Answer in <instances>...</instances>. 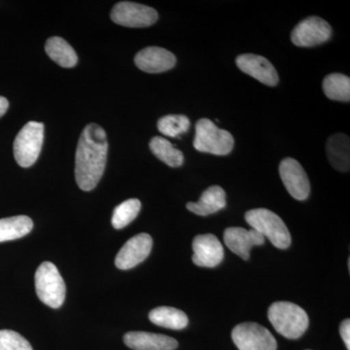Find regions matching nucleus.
Here are the masks:
<instances>
[{
	"label": "nucleus",
	"instance_id": "obj_8",
	"mask_svg": "<svg viewBox=\"0 0 350 350\" xmlns=\"http://www.w3.org/2000/svg\"><path fill=\"white\" fill-rule=\"evenodd\" d=\"M110 17L115 24L126 27H147L155 24L158 13L152 7L122 1L113 7Z\"/></svg>",
	"mask_w": 350,
	"mask_h": 350
},
{
	"label": "nucleus",
	"instance_id": "obj_9",
	"mask_svg": "<svg viewBox=\"0 0 350 350\" xmlns=\"http://www.w3.org/2000/svg\"><path fill=\"white\" fill-rule=\"evenodd\" d=\"M332 27L319 17H308L297 25L292 31L291 40L298 47H313L331 38Z\"/></svg>",
	"mask_w": 350,
	"mask_h": 350
},
{
	"label": "nucleus",
	"instance_id": "obj_20",
	"mask_svg": "<svg viewBox=\"0 0 350 350\" xmlns=\"http://www.w3.org/2000/svg\"><path fill=\"white\" fill-rule=\"evenodd\" d=\"M45 51L50 59L62 68H75L77 64L78 57L75 49L64 38L54 36L48 39Z\"/></svg>",
	"mask_w": 350,
	"mask_h": 350
},
{
	"label": "nucleus",
	"instance_id": "obj_10",
	"mask_svg": "<svg viewBox=\"0 0 350 350\" xmlns=\"http://www.w3.org/2000/svg\"><path fill=\"white\" fill-rule=\"evenodd\" d=\"M280 174L283 184L295 200H305L310 193V184L305 170L293 158H286L280 163Z\"/></svg>",
	"mask_w": 350,
	"mask_h": 350
},
{
	"label": "nucleus",
	"instance_id": "obj_14",
	"mask_svg": "<svg viewBox=\"0 0 350 350\" xmlns=\"http://www.w3.org/2000/svg\"><path fill=\"white\" fill-rule=\"evenodd\" d=\"M224 243L234 254L248 260L253 246L262 245L265 238L254 229L245 230L243 228H228L224 232Z\"/></svg>",
	"mask_w": 350,
	"mask_h": 350
},
{
	"label": "nucleus",
	"instance_id": "obj_2",
	"mask_svg": "<svg viewBox=\"0 0 350 350\" xmlns=\"http://www.w3.org/2000/svg\"><path fill=\"white\" fill-rule=\"evenodd\" d=\"M268 319L278 334L289 340L301 338L308 330L310 319L305 310L290 301H276L269 306Z\"/></svg>",
	"mask_w": 350,
	"mask_h": 350
},
{
	"label": "nucleus",
	"instance_id": "obj_27",
	"mask_svg": "<svg viewBox=\"0 0 350 350\" xmlns=\"http://www.w3.org/2000/svg\"><path fill=\"white\" fill-rule=\"evenodd\" d=\"M340 337L344 340L347 350H350V320L345 319L340 326Z\"/></svg>",
	"mask_w": 350,
	"mask_h": 350
},
{
	"label": "nucleus",
	"instance_id": "obj_26",
	"mask_svg": "<svg viewBox=\"0 0 350 350\" xmlns=\"http://www.w3.org/2000/svg\"><path fill=\"white\" fill-rule=\"evenodd\" d=\"M0 350H33L31 344L17 332L0 330Z\"/></svg>",
	"mask_w": 350,
	"mask_h": 350
},
{
	"label": "nucleus",
	"instance_id": "obj_19",
	"mask_svg": "<svg viewBox=\"0 0 350 350\" xmlns=\"http://www.w3.org/2000/svg\"><path fill=\"white\" fill-rule=\"evenodd\" d=\"M152 323L172 330H182L186 328L189 319L185 312L170 306H159L149 313Z\"/></svg>",
	"mask_w": 350,
	"mask_h": 350
},
{
	"label": "nucleus",
	"instance_id": "obj_25",
	"mask_svg": "<svg viewBox=\"0 0 350 350\" xmlns=\"http://www.w3.org/2000/svg\"><path fill=\"white\" fill-rule=\"evenodd\" d=\"M190 128V120L185 115H167L158 121V130L163 135L178 137Z\"/></svg>",
	"mask_w": 350,
	"mask_h": 350
},
{
	"label": "nucleus",
	"instance_id": "obj_15",
	"mask_svg": "<svg viewBox=\"0 0 350 350\" xmlns=\"http://www.w3.org/2000/svg\"><path fill=\"white\" fill-rule=\"evenodd\" d=\"M135 63L144 72L162 73L174 68L176 57L163 48L147 47L137 53Z\"/></svg>",
	"mask_w": 350,
	"mask_h": 350
},
{
	"label": "nucleus",
	"instance_id": "obj_29",
	"mask_svg": "<svg viewBox=\"0 0 350 350\" xmlns=\"http://www.w3.org/2000/svg\"><path fill=\"white\" fill-rule=\"evenodd\" d=\"M308 350H310V349H308Z\"/></svg>",
	"mask_w": 350,
	"mask_h": 350
},
{
	"label": "nucleus",
	"instance_id": "obj_7",
	"mask_svg": "<svg viewBox=\"0 0 350 350\" xmlns=\"http://www.w3.org/2000/svg\"><path fill=\"white\" fill-rule=\"evenodd\" d=\"M232 338L239 350H276L278 342L273 334L255 322L234 327Z\"/></svg>",
	"mask_w": 350,
	"mask_h": 350
},
{
	"label": "nucleus",
	"instance_id": "obj_23",
	"mask_svg": "<svg viewBox=\"0 0 350 350\" xmlns=\"http://www.w3.org/2000/svg\"><path fill=\"white\" fill-rule=\"evenodd\" d=\"M323 91L329 100H350V78L342 73H332L323 81Z\"/></svg>",
	"mask_w": 350,
	"mask_h": 350
},
{
	"label": "nucleus",
	"instance_id": "obj_22",
	"mask_svg": "<svg viewBox=\"0 0 350 350\" xmlns=\"http://www.w3.org/2000/svg\"><path fill=\"white\" fill-rule=\"evenodd\" d=\"M152 153L172 167H178L183 165L184 155L178 149L174 148L169 140L161 137L152 138L150 144Z\"/></svg>",
	"mask_w": 350,
	"mask_h": 350
},
{
	"label": "nucleus",
	"instance_id": "obj_11",
	"mask_svg": "<svg viewBox=\"0 0 350 350\" xmlns=\"http://www.w3.org/2000/svg\"><path fill=\"white\" fill-rule=\"evenodd\" d=\"M153 245L150 234H139L129 239L121 248L115 259V265L120 269H131L144 261L149 256Z\"/></svg>",
	"mask_w": 350,
	"mask_h": 350
},
{
	"label": "nucleus",
	"instance_id": "obj_18",
	"mask_svg": "<svg viewBox=\"0 0 350 350\" xmlns=\"http://www.w3.org/2000/svg\"><path fill=\"white\" fill-rule=\"evenodd\" d=\"M327 155L329 162L340 172H349L350 142L344 133H336L327 142Z\"/></svg>",
	"mask_w": 350,
	"mask_h": 350
},
{
	"label": "nucleus",
	"instance_id": "obj_5",
	"mask_svg": "<svg viewBox=\"0 0 350 350\" xmlns=\"http://www.w3.org/2000/svg\"><path fill=\"white\" fill-rule=\"evenodd\" d=\"M36 289L39 300L50 308H59L66 299V283L53 262H44L36 273Z\"/></svg>",
	"mask_w": 350,
	"mask_h": 350
},
{
	"label": "nucleus",
	"instance_id": "obj_1",
	"mask_svg": "<svg viewBox=\"0 0 350 350\" xmlns=\"http://www.w3.org/2000/svg\"><path fill=\"white\" fill-rule=\"evenodd\" d=\"M107 133L96 124L85 126L75 156V179L83 191H92L100 182L107 165Z\"/></svg>",
	"mask_w": 350,
	"mask_h": 350
},
{
	"label": "nucleus",
	"instance_id": "obj_13",
	"mask_svg": "<svg viewBox=\"0 0 350 350\" xmlns=\"http://www.w3.org/2000/svg\"><path fill=\"white\" fill-rule=\"evenodd\" d=\"M236 63L243 72L267 86H276L280 81L275 66L266 57L254 54H244L237 57Z\"/></svg>",
	"mask_w": 350,
	"mask_h": 350
},
{
	"label": "nucleus",
	"instance_id": "obj_6",
	"mask_svg": "<svg viewBox=\"0 0 350 350\" xmlns=\"http://www.w3.org/2000/svg\"><path fill=\"white\" fill-rule=\"evenodd\" d=\"M44 125L31 121L20 131L14 142V157L22 167H31L38 161L42 149Z\"/></svg>",
	"mask_w": 350,
	"mask_h": 350
},
{
	"label": "nucleus",
	"instance_id": "obj_21",
	"mask_svg": "<svg viewBox=\"0 0 350 350\" xmlns=\"http://www.w3.org/2000/svg\"><path fill=\"white\" fill-rule=\"evenodd\" d=\"M33 222L25 215L0 219V243L14 241L31 232Z\"/></svg>",
	"mask_w": 350,
	"mask_h": 350
},
{
	"label": "nucleus",
	"instance_id": "obj_3",
	"mask_svg": "<svg viewBox=\"0 0 350 350\" xmlns=\"http://www.w3.org/2000/svg\"><path fill=\"white\" fill-rule=\"evenodd\" d=\"M246 222L260 232L265 239H269L276 248L286 250L291 244V234L282 218L267 208L251 209L245 213Z\"/></svg>",
	"mask_w": 350,
	"mask_h": 350
},
{
	"label": "nucleus",
	"instance_id": "obj_28",
	"mask_svg": "<svg viewBox=\"0 0 350 350\" xmlns=\"http://www.w3.org/2000/svg\"><path fill=\"white\" fill-rule=\"evenodd\" d=\"M9 103L4 96H0V118L5 114L8 110Z\"/></svg>",
	"mask_w": 350,
	"mask_h": 350
},
{
	"label": "nucleus",
	"instance_id": "obj_17",
	"mask_svg": "<svg viewBox=\"0 0 350 350\" xmlns=\"http://www.w3.org/2000/svg\"><path fill=\"white\" fill-rule=\"evenodd\" d=\"M226 193L220 186H211L200 196L199 202H188L187 209L200 216L218 213L226 206Z\"/></svg>",
	"mask_w": 350,
	"mask_h": 350
},
{
	"label": "nucleus",
	"instance_id": "obj_12",
	"mask_svg": "<svg viewBox=\"0 0 350 350\" xmlns=\"http://www.w3.org/2000/svg\"><path fill=\"white\" fill-rule=\"evenodd\" d=\"M193 262L199 267L215 268L224 259V248L214 234H199L193 241Z\"/></svg>",
	"mask_w": 350,
	"mask_h": 350
},
{
	"label": "nucleus",
	"instance_id": "obj_4",
	"mask_svg": "<svg viewBox=\"0 0 350 350\" xmlns=\"http://www.w3.org/2000/svg\"><path fill=\"white\" fill-rule=\"evenodd\" d=\"M234 137L229 131L219 129L211 120L200 119L196 124V150L213 155L225 156L234 148Z\"/></svg>",
	"mask_w": 350,
	"mask_h": 350
},
{
	"label": "nucleus",
	"instance_id": "obj_16",
	"mask_svg": "<svg viewBox=\"0 0 350 350\" xmlns=\"http://www.w3.org/2000/svg\"><path fill=\"white\" fill-rule=\"evenodd\" d=\"M124 342L133 350H174L178 347L175 338L148 332H129Z\"/></svg>",
	"mask_w": 350,
	"mask_h": 350
},
{
	"label": "nucleus",
	"instance_id": "obj_24",
	"mask_svg": "<svg viewBox=\"0 0 350 350\" xmlns=\"http://www.w3.org/2000/svg\"><path fill=\"white\" fill-rule=\"evenodd\" d=\"M142 202L137 199L126 200L113 211L112 226L117 230L123 229L137 217Z\"/></svg>",
	"mask_w": 350,
	"mask_h": 350
}]
</instances>
